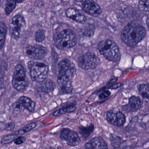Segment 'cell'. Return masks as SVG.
<instances>
[{
	"instance_id": "1",
	"label": "cell",
	"mask_w": 149,
	"mask_h": 149,
	"mask_svg": "<svg viewBox=\"0 0 149 149\" xmlns=\"http://www.w3.org/2000/svg\"><path fill=\"white\" fill-rule=\"evenodd\" d=\"M144 27L136 22L127 24L122 31L121 38L124 43L130 47H134L146 36Z\"/></svg>"
},
{
	"instance_id": "2",
	"label": "cell",
	"mask_w": 149,
	"mask_h": 149,
	"mask_svg": "<svg viewBox=\"0 0 149 149\" xmlns=\"http://www.w3.org/2000/svg\"><path fill=\"white\" fill-rule=\"evenodd\" d=\"M56 47L60 49L71 48L75 46L77 38L71 29H67L55 34L53 37Z\"/></svg>"
},
{
	"instance_id": "3",
	"label": "cell",
	"mask_w": 149,
	"mask_h": 149,
	"mask_svg": "<svg viewBox=\"0 0 149 149\" xmlns=\"http://www.w3.org/2000/svg\"><path fill=\"white\" fill-rule=\"evenodd\" d=\"M31 79L36 82H42L48 75L49 68L47 63L31 61L28 63Z\"/></svg>"
},
{
	"instance_id": "4",
	"label": "cell",
	"mask_w": 149,
	"mask_h": 149,
	"mask_svg": "<svg viewBox=\"0 0 149 149\" xmlns=\"http://www.w3.org/2000/svg\"><path fill=\"white\" fill-rule=\"evenodd\" d=\"M97 49L101 54L110 61H117L120 55L118 46L111 40L101 41L97 45Z\"/></svg>"
},
{
	"instance_id": "5",
	"label": "cell",
	"mask_w": 149,
	"mask_h": 149,
	"mask_svg": "<svg viewBox=\"0 0 149 149\" xmlns=\"http://www.w3.org/2000/svg\"><path fill=\"white\" fill-rule=\"evenodd\" d=\"M12 84L16 90L20 92L25 91L29 86L26 70L21 64H18L15 68Z\"/></svg>"
},
{
	"instance_id": "6",
	"label": "cell",
	"mask_w": 149,
	"mask_h": 149,
	"mask_svg": "<svg viewBox=\"0 0 149 149\" xmlns=\"http://www.w3.org/2000/svg\"><path fill=\"white\" fill-rule=\"evenodd\" d=\"M26 27V20L23 16L18 15L13 17L10 23V31L12 37L18 40L23 34Z\"/></svg>"
},
{
	"instance_id": "7",
	"label": "cell",
	"mask_w": 149,
	"mask_h": 149,
	"mask_svg": "<svg viewBox=\"0 0 149 149\" xmlns=\"http://www.w3.org/2000/svg\"><path fill=\"white\" fill-rule=\"evenodd\" d=\"M77 62L79 67L82 69H94L98 64V58L93 53H87L78 57Z\"/></svg>"
},
{
	"instance_id": "8",
	"label": "cell",
	"mask_w": 149,
	"mask_h": 149,
	"mask_svg": "<svg viewBox=\"0 0 149 149\" xmlns=\"http://www.w3.org/2000/svg\"><path fill=\"white\" fill-rule=\"evenodd\" d=\"M60 137L62 141L72 147L77 146L81 142V138L77 132L69 128H63L60 132Z\"/></svg>"
},
{
	"instance_id": "9",
	"label": "cell",
	"mask_w": 149,
	"mask_h": 149,
	"mask_svg": "<svg viewBox=\"0 0 149 149\" xmlns=\"http://www.w3.org/2000/svg\"><path fill=\"white\" fill-rule=\"evenodd\" d=\"M47 54L48 50L47 48L41 45H28L26 49V54L33 60H42Z\"/></svg>"
},
{
	"instance_id": "10",
	"label": "cell",
	"mask_w": 149,
	"mask_h": 149,
	"mask_svg": "<svg viewBox=\"0 0 149 149\" xmlns=\"http://www.w3.org/2000/svg\"><path fill=\"white\" fill-rule=\"evenodd\" d=\"M76 72L75 65L68 59H63L58 64V74L64 75L72 79Z\"/></svg>"
},
{
	"instance_id": "11",
	"label": "cell",
	"mask_w": 149,
	"mask_h": 149,
	"mask_svg": "<svg viewBox=\"0 0 149 149\" xmlns=\"http://www.w3.org/2000/svg\"><path fill=\"white\" fill-rule=\"evenodd\" d=\"M13 107L16 109L27 110L29 112H33L35 110L36 103L29 97L23 96L14 103Z\"/></svg>"
},
{
	"instance_id": "12",
	"label": "cell",
	"mask_w": 149,
	"mask_h": 149,
	"mask_svg": "<svg viewBox=\"0 0 149 149\" xmlns=\"http://www.w3.org/2000/svg\"><path fill=\"white\" fill-rule=\"evenodd\" d=\"M82 9L86 13L94 17H97L102 13V9L100 6L95 1H83Z\"/></svg>"
},
{
	"instance_id": "13",
	"label": "cell",
	"mask_w": 149,
	"mask_h": 149,
	"mask_svg": "<svg viewBox=\"0 0 149 149\" xmlns=\"http://www.w3.org/2000/svg\"><path fill=\"white\" fill-rule=\"evenodd\" d=\"M57 83L61 88V92L63 94H70L73 91L71 79L64 75L58 74Z\"/></svg>"
},
{
	"instance_id": "14",
	"label": "cell",
	"mask_w": 149,
	"mask_h": 149,
	"mask_svg": "<svg viewBox=\"0 0 149 149\" xmlns=\"http://www.w3.org/2000/svg\"><path fill=\"white\" fill-rule=\"evenodd\" d=\"M106 118L110 123L116 126H121L125 122V116L119 111H108L106 113Z\"/></svg>"
},
{
	"instance_id": "15",
	"label": "cell",
	"mask_w": 149,
	"mask_h": 149,
	"mask_svg": "<svg viewBox=\"0 0 149 149\" xmlns=\"http://www.w3.org/2000/svg\"><path fill=\"white\" fill-rule=\"evenodd\" d=\"M142 102L141 99L135 96H132L129 99L128 104L123 106V110L127 112L137 111L141 109Z\"/></svg>"
},
{
	"instance_id": "16",
	"label": "cell",
	"mask_w": 149,
	"mask_h": 149,
	"mask_svg": "<svg viewBox=\"0 0 149 149\" xmlns=\"http://www.w3.org/2000/svg\"><path fill=\"white\" fill-rule=\"evenodd\" d=\"M84 149H108V147L102 138L95 137L86 143Z\"/></svg>"
},
{
	"instance_id": "17",
	"label": "cell",
	"mask_w": 149,
	"mask_h": 149,
	"mask_svg": "<svg viewBox=\"0 0 149 149\" xmlns=\"http://www.w3.org/2000/svg\"><path fill=\"white\" fill-rule=\"evenodd\" d=\"M66 14L68 18L78 23H84L86 22V16L75 8H68L66 11Z\"/></svg>"
},
{
	"instance_id": "18",
	"label": "cell",
	"mask_w": 149,
	"mask_h": 149,
	"mask_svg": "<svg viewBox=\"0 0 149 149\" xmlns=\"http://www.w3.org/2000/svg\"><path fill=\"white\" fill-rule=\"evenodd\" d=\"M76 109V105L74 103L71 104L67 105L66 107L62 109H59L52 113V115L54 116H59L66 113H72Z\"/></svg>"
},
{
	"instance_id": "19",
	"label": "cell",
	"mask_w": 149,
	"mask_h": 149,
	"mask_svg": "<svg viewBox=\"0 0 149 149\" xmlns=\"http://www.w3.org/2000/svg\"><path fill=\"white\" fill-rule=\"evenodd\" d=\"M55 87V84L54 81L50 79H47L42 82L41 85V88L44 93L49 94L54 91Z\"/></svg>"
},
{
	"instance_id": "20",
	"label": "cell",
	"mask_w": 149,
	"mask_h": 149,
	"mask_svg": "<svg viewBox=\"0 0 149 149\" xmlns=\"http://www.w3.org/2000/svg\"><path fill=\"white\" fill-rule=\"evenodd\" d=\"M94 125L92 124L87 126H81L78 129L79 133L84 139H86L89 137L93 132Z\"/></svg>"
},
{
	"instance_id": "21",
	"label": "cell",
	"mask_w": 149,
	"mask_h": 149,
	"mask_svg": "<svg viewBox=\"0 0 149 149\" xmlns=\"http://www.w3.org/2000/svg\"><path fill=\"white\" fill-rule=\"evenodd\" d=\"M0 47L2 49L5 45L6 36L7 33L6 26L4 22H1L0 23Z\"/></svg>"
},
{
	"instance_id": "22",
	"label": "cell",
	"mask_w": 149,
	"mask_h": 149,
	"mask_svg": "<svg viewBox=\"0 0 149 149\" xmlns=\"http://www.w3.org/2000/svg\"><path fill=\"white\" fill-rule=\"evenodd\" d=\"M139 91L144 98L149 99V84H143L138 86Z\"/></svg>"
},
{
	"instance_id": "23",
	"label": "cell",
	"mask_w": 149,
	"mask_h": 149,
	"mask_svg": "<svg viewBox=\"0 0 149 149\" xmlns=\"http://www.w3.org/2000/svg\"><path fill=\"white\" fill-rule=\"evenodd\" d=\"M138 7L143 13L149 15V0L139 1Z\"/></svg>"
},
{
	"instance_id": "24",
	"label": "cell",
	"mask_w": 149,
	"mask_h": 149,
	"mask_svg": "<svg viewBox=\"0 0 149 149\" xmlns=\"http://www.w3.org/2000/svg\"><path fill=\"white\" fill-rule=\"evenodd\" d=\"M17 4L15 1H14L9 0L7 1L6 8H5V12L7 15H9L13 12V11L15 9Z\"/></svg>"
},
{
	"instance_id": "25",
	"label": "cell",
	"mask_w": 149,
	"mask_h": 149,
	"mask_svg": "<svg viewBox=\"0 0 149 149\" xmlns=\"http://www.w3.org/2000/svg\"><path fill=\"white\" fill-rule=\"evenodd\" d=\"M37 126L36 123H32L26 125L21 130L18 131V134L19 135H23L27 132H29L32 130H33Z\"/></svg>"
},
{
	"instance_id": "26",
	"label": "cell",
	"mask_w": 149,
	"mask_h": 149,
	"mask_svg": "<svg viewBox=\"0 0 149 149\" xmlns=\"http://www.w3.org/2000/svg\"><path fill=\"white\" fill-rule=\"evenodd\" d=\"M18 136L15 134L7 135L2 137L1 140V143L2 145H6L14 142L15 139L18 137Z\"/></svg>"
},
{
	"instance_id": "27",
	"label": "cell",
	"mask_w": 149,
	"mask_h": 149,
	"mask_svg": "<svg viewBox=\"0 0 149 149\" xmlns=\"http://www.w3.org/2000/svg\"><path fill=\"white\" fill-rule=\"evenodd\" d=\"M35 40L36 41L41 42L45 38V32L43 29H39L36 32L35 34Z\"/></svg>"
},
{
	"instance_id": "28",
	"label": "cell",
	"mask_w": 149,
	"mask_h": 149,
	"mask_svg": "<svg viewBox=\"0 0 149 149\" xmlns=\"http://www.w3.org/2000/svg\"><path fill=\"white\" fill-rule=\"evenodd\" d=\"M110 140L112 146L114 147H118L121 143L122 139L118 136L115 135L111 136Z\"/></svg>"
},
{
	"instance_id": "29",
	"label": "cell",
	"mask_w": 149,
	"mask_h": 149,
	"mask_svg": "<svg viewBox=\"0 0 149 149\" xmlns=\"http://www.w3.org/2000/svg\"><path fill=\"white\" fill-rule=\"evenodd\" d=\"M111 92L108 90L103 91L98 96V98L100 100H102L109 96Z\"/></svg>"
},
{
	"instance_id": "30",
	"label": "cell",
	"mask_w": 149,
	"mask_h": 149,
	"mask_svg": "<svg viewBox=\"0 0 149 149\" xmlns=\"http://www.w3.org/2000/svg\"><path fill=\"white\" fill-rule=\"evenodd\" d=\"M15 128V124L13 122H8L5 124V130L8 131H12Z\"/></svg>"
},
{
	"instance_id": "31",
	"label": "cell",
	"mask_w": 149,
	"mask_h": 149,
	"mask_svg": "<svg viewBox=\"0 0 149 149\" xmlns=\"http://www.w3.org/2000/svg\"><path fill=\"white\" fill-rule=\"evenodd\" d=\"M26 141V138L23 136H19L14 141V143L15 144L19 145L25 143Z\"/></svg>"
},
{
	"instance_id": "32",
	"label": "cell",
	"mask_w": 149,
	"mask_h": 149,
	"mask_svg": "<svg viewBox=\"0 0 149 149\" xmlns=\"http://www.w3.org/2000/svg\"><path fill=\"white\" fill-rule=\"evenodd\" d=\"M122 84H114L113 85H111V86L109 87L111 89H116L117 88H119L120 86H122Z\"/></svg>"
},
{
	"instance_id": "33",
	"label": "cell",
	"mask_w": 149,
	"mask_h": 149,
	"mask_svg": "<svg viewBox=\"0 0 149 149\" xmlns=\"http://www.w3.org/2000/svg\"><path fill=\"white\" fill-rule=\"evenodd\" d=\"M146 25H147V27L149 29V18H148L146 20Z\"/></svg>"
},
{
	"instance_id": "34",
	"label": "cell",
	"mask_w": 149,
	"mask_h": 149,
	"mask_svg": "<svg viewBox=\"0 0 149 149\" xmlns=\"http://www.w3.org/2000/svg\"><path fill=\"white\" fill-rule=\"evenodd\" d=\"M16 1L17 3H22V2H23L24 1Z\"/></svg>"
}]
</instances>
